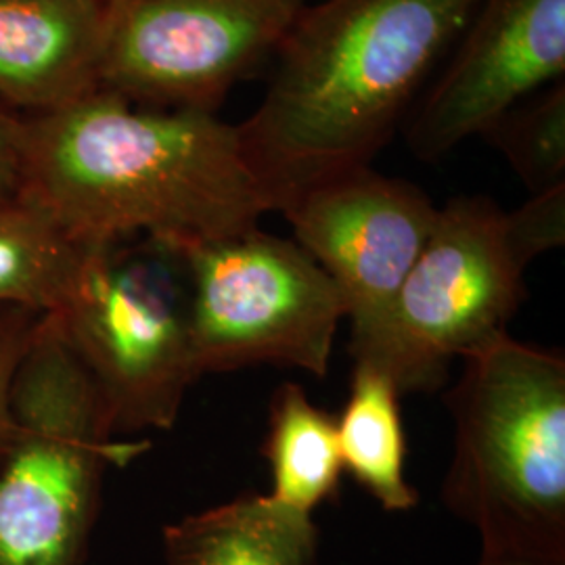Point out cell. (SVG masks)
Instances as JSON below:
<instances>
[{
  "instance_id": "obj_1",
  "label": "cell",
  "mask_w": 565,
  "mask_h": 565,
  "mask_svg": "<svg viewBox=\"0 0 565 565\" xmlns=\"http://www.w3.org/2000/svg\"><path fill=\"white\" fill-rule=\"evenodd\" d=\"M25 191L86 245L145 233L168 254L243 235L275 212L237 126L103 88L25 118Z\"/></svg>"
},
{
  "instance_id": "obj_2",
  "label": "cell",
  "mask_w": 565,
  "mask_h": 565,
  "mask_svg": "<svg viewBox=\"0 0 565 565\" xmlns=\"http://www.w3.org/2000/svg\"><path fill=\"white\" fill-rule=\"evenodd\" d=\"M480 0L308 2L275 55L263 102L239 124L275 212L366 168L404 124Z\"/></svg>"
},
{
  "instance_id": "obj_3",
  "label": "cell",
  "mask_w": 565,
  "mask_h": 565,
  "mask_svg": "<svg viewBox=\"0 0 565 565\" xmlns=\"http://www.w3.org/2000/svg\"><path fill=\"white\" fill-rule=\"evenodd\" d=\"M446 404V509L482 553L565 562V359L503 333L467 354Z\"/></svg>"
},
{
  "instance_id": "obj_4",
  "label": "cell",
  "mask_w": 565,
  "mask_h": 565,
  "mask_svg": "<svg viewBox=\"0 0 565 565\" xmlns=\"http://www.w3.org/2000/svg\"><path fill=\"white\" fill-rule=\"evenodd\" d=\"M0 440V565H84L109 469L142 457L121 440L88 375L42 315L11 385Z\"/></svg>"
},
{
  "instance_id": "obj_5",
  "label": "cell",
  "mask_w": 565,
  "mask_h": 565,
  "mask_svg": "<svg viewBox=\"0 0 565 565\" xmlns=\"http://www.w3.org/2000/svg\"><path fill=\"white\" fill-rule=\"evenodd\" d=\"M530 258L511 237L507 212L488 198H452L411 268L382 331L352 352L380 369L398 394L445 384L455 356L507 333L525 300Z\"/></svg>"
},
{
  "instance_id": "obj_6",
  "label": "cell",
  "mask_w": 565,
  "mask_h": 565,
  "mask_svg": "<svg viewBox=\"0 0 565 565\" xmlns=\"http://www.w3.org/2000/svg\"><path fill=\"white\" fill-rule=\"evenodd\" d=\"M174 256L200 375L266 363L323 380L345 302L298 243L256 226Z\"/></svg>"
},
{
  "instance_id": "obj_7",
  "label": "cell",
  "mask_w": 565,
  "mask_h": 565,
  "mask_svg": "<svg viewBox=\"0 0 565 565\" xmlns=\"http://www.w3.org/2000/svg\"><path fill=\"white\" fill-rule=\"evenodd\" d=\"M95 247L57 312L61 335L95 385L116 436L168 431L198 371L186 289Z\"/></svg>"
},
{
  "instance_id": "obj_8",
  "label": "cell",
  "mask_w": 565,
  "mask_h": 565,
  "mask_svg": "<svg viewBox=\"0 0 565 565\" xmlns=\"http://www.w3.org/2000/svg\"><path fill=\"white\" fill-rule=\"evenodd\" d=\"M310 0H102L99 88L141 107L216 114L273 60Z\"/></svg>"
},
{
  "instance_id": "obj_9",
  "label": "cell",
  "mask_w": 565,
  "mask_h": 565,
  "mask_svg": "<svg viewBox=\"0 0 565 565\" xmlns=\"http://www.w3.org/2000/svg\"><path fill=\"white\" fill-rule=\"evenodd\" d=\"M294 242L338 285L350 354L373 342L438 218L424 191L371 166L306 189L281 210Z\"/></svg>"
},
{
  "instance_id": "obj_10",
  "label": "cell",
  "mask_w": 565,
  "mask_h": 565,
  "mask_svg": "<svg viewBox=\"0 0 565 565\" xmlns=\"http://www.w3.org/2000/svg\"><path fill=\"white\" fill-rule=\"evenodd\" d=\"M564 74L565 0H480L411 109L408 149L438 162Z\"/></svg>"
},
{
  "instance_id": "obj_11",
  "label": "cell",
  "mask_w": 565,
  "mask_h": 565,
  "mask_svg": "<svg viewBox=\"0 0 565 565\" xmlns=\"http://www.w3.org/2000/svg\"><path fill=\"white\" fill-rule=\"evenodd\" d=\"M102 0H0V103L25 118L99 88Z\"/></svg>"
},
{
  "instance_id": "obj_12",
  "label": "cell",
  "mask_w": 565,
  "mask_h": 565,
  "mask_svg": "<svg viewBox=\"0 0 565 565\" xmlns=\"http://www.w3.org/2000/svg\"><path fill=\"white\" fill-rule=\"evenodd\" d=\"M163 565H317L312 515L245 494L163 525Z\"/></svg>"
},
{
  "instance_id": "obj_13",
  "label": "cell",
  "mask_w": 565,
  "mask_h": 565,
  "mask_svg": "<svg viewBox=\"0 0 565 565\" xmlns=\"http://www.w3.org/2000/svg\"><path fill=\"white\" fill-rule=\"evenodd\" d=\"M93 249L30 191L0 202V308L57 312Z\"/></svg>"
},
{
  "instance_id": "obj_14",
  "label": "cell",
  "mask_w": 565,
  "mask_h": 565,
  "mask_svg": "<svg viewBox=\"0 0 565 565\" xmlns=\"http://www.w3.org/2000/svg\"><path fill=\"white\" fill-rule=\"evenodd\" d=\"M343 471L390 513L417 507L419 494L404 476L406 436L401 394L371 364L354 363L350 394L338 422Z\"/></svg>"
},
{
  "instance_id": "obj_15",
  "label": "cell",
  "mask_w": 565,
  "mask_h": 565,
  "mask_svg": "<svg viewBox=\"0 0 565 565\" xmlns=\"http://www.w3.org/2000/svg\"><path fill=\"white\" fill-rule=\"evenodd\" d=\"M270 465L268 497L282 507L308 513L340 494L343 463L338 422L310 403L302 385L282 384L270 403L263 446Z\"/></svg>"
},
{
  "instance_id": "obj_16",
  "label": "cell",
  "mask_w": 565,
  "mask_h": 565,
  "mask_svg": "<svg viewBox=\"0 0 565 565\" xmlns=\"http://www.w3.org/2000/svg\"><path fill=\"white\" fill-rule=\"evenodd\" d=\"M484 139L503 153L530 195L564 186L565 82H553L513 105Z\"/></svg>"
},
{
  "instance_id": "obj_17",
  "label": "cell",
  "mask_w": 565,
  "mask_h": 565,
  "mask_svg": "<svg viewBox=\"0 0 565 565\" xmlns=\"http://www.w3.org/2000/svg\"><path fill=\"white\" fill-rule=\"evenodd\" d=\"M507 226L530 260L562 247L565 242V184L530 195L524 205L507 212Z\"/></svg>"
},
{
  "instance_id": "obj_18",
  "label": "cell",
  "mask_w": 565,
  "mask_h": 565,
  "mask_svg": "<svg viewBox=\"0 0 565 565\" xmlns=\"http://www.w3.org/2000/svg\"><path fill=\"white\" fill-rule=\"evenodd\" d=\"M42 315L9 306L0 308V440L4 438L11 422V385L21 356L32 342Z\"/></svg>"
},
{
  "instance_id": "obj_19",
  "label": "cell",
  "mask_w": 565,
  "mask_h": 565,
  "mask_svg": "<svg viewBox=\"0 0 565 565\" xmlns=\"http://www.w3.org/2000/svg\"><path fill=\"white\" fill-rule=\"evenodd\" d=\"M25 189V116L0 103V202Z\"/></svg>"
},
{
  "instance_id": "obj_20",
  "label": "cell",
  "mask_w": 565,
  "mask_h": 565,
  "mask_svg": "<svg viewBox=\"0 0 565 565\" xmlns=\"http://www.w3.org/2000/svg\"><path fill=\"white\" fill-rule=\"evenodd\" d=\"M478 565H565V562H541V559H525V557L482 553Z\"/></svg>"
}]
</instances>
